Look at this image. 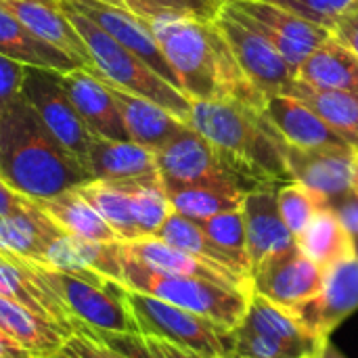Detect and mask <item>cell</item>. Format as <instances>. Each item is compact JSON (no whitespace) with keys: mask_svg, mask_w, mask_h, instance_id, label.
<instances>
[{"mask_svg":"<svg viewBox=\"0 0 358 358\" xmlns=\"http://www.w3.org/2000/svg\"><path fill=\"white\" fill-rule=\"evenodd\" d=\"M147 23L191 101L241 103L264 111L266 96L245 76L214 19L168 13Z\"/></svg>","mask_w":358,"mask_h":358,"instance_id":"cell-1","label":"cell"},{"mask_svg":"<svg viewBox=\"0 0 358 358\" xmlns=\"http://www.w3.org/2000/svg\"><path fill=\"white\" fill-rule=\"evenodd\" d=\"M189 126L214 147L224 168L248 191L262 187L279 189L294 182L283 155V138L264 111L241 103L193 101Z\"/></svg>","mask_w":358,"mask_h":358,"instance_id":"cell-2","label":"cell"},{"mask_svg":"<svg viewBox=\"0 0 358 358\" xmlns=\"http://www.w3.org/2000/svg\"><path fill=\"white\" fill-rule=\"evenodd\" d=\"M0 178L31 201L50 199L92 180L23 96L0 111Z\"/></svg>","mask_w":358,"mask_h":358,"instance_id":"cell-3","label":"cell"},{"mask_svg":"<svg viewBox=\"0 0 358 358\" xmlns=\"http://www.w3.org/2000/svg\"><path fill=\"white\" fill-rule=\"evenodd\" d=\"M69 21L73 23L76 31L82 36V40L88 46V52L92 57V69L99 80L113 84L122 90H128L132 94L145 96L170 113H174L178 120L189 124L191 117V99L180 92L176 86L166 82L157 71H153L141 57L124 48L117 40H113L103 27H99L92 19L76 10L71 4L61 0Z\"/></svg>","mask_w":358,"mask_h":358,"instance_id":"cell-4","label":"cell"},{"mask_svg":"<svg viewBox=\"0 0 358 358\" xmlns=\"http://www.w3.org/2000/svg\"><path fill=\"white\" fill-rule=\"evenodd\" d=\"M122 256H124V285L126 287L155 296L185 310H191L220 325L227 331L235 329L248 310L250 294L245 292L224 287L212 281L195 279V277L162 275L128 258L124 250H122Z\"/></svg>","mask_w":358,"mask_h":358,"instance_id":"cell-5","label":"cell"},{"mask_svg":"<svg viewBox=\"0 0 358 358\" xmlns=\"http://www.w3.org/2000/svg\"><path fill=\"white\" fill-rule=\"evenodd\" d=\"M122 300L132 315L138 334L168 340L210 358H231L227 329L220 325L174 306L155 296L122 285Z\"/></svg>","mask_w":358,"mask_h":358,"instance_id":"cell-6","label":"cell"},{"mask_svg":"<svg viewBox=\"0 0 358 358\" xmlns=\"http://www.w3.org/2000/svg\"><path fill=\"white\" fill-rule=\"evenodd\" d=\"M34 266L38 275L42 277V281L65 304L73 321H80L88 327L103 329V331H115V334L136 331L138 334L136 323L122 300L124 283L111 281L107 285H96L80 277H73L69 273L40 266L36 262Z\"/></svg>","mask_w":358,"mask_h":358,"instance_id":"cell-7","label":"cell"},{"mask_svg":"<svg viewBox=\"0 0 358 358\" xmlns=\"http://www.w3.org/2000/svg\"><path fill=\"white\" fill-rule=\"evenodd\" d=\"M21 96L31 105L50 134L86 168L92 132L76 111L63 86V73L27 65Z\"/></svg>","mask_w":358,"mask_h":358,"instance_id":"cell-8","label":"cell"},{"mask_svg":"<svg viewBox=\"0 0 358 358\" xmlns=\"http://www.w3.org/2000/svg\"><path fill=\"white\" fill-rule=\"evenodd\" d=\"M214 21L227 38L245 76L266 99L281 94L285 84L296 78V69L258 29L248 23V19L231 2L222 4Z\"/></svg>","mask_w":358,"mask_h":358,"instance_id":"cell-9","label":"cell"},{"mask_svg":"<svg viewBox=\"0 0 358 358\" xmlns=\"http://www.w3.org/2000/svg\"><path fill=\"white\" fill-rule=\"evenodd\" d=\"M155 164L166 191L180 187L218 185L239 187L248 193L245 185L224 168L214 147L193 128L157 149Z\"/></svg>","mask_w":358,"mask_h":358,"instance_id":"cell-10","label":"cell"},{"mask_svg":"<svg viewBox=\"0 0 358 358\" xmlns=\"http://www.w3.org/2000/svg\"><path fill=\"white\" fill-rule=\"evenodd\" d=\"M227 2H231L248 19V23L254 29H258L279 50V55L294 69H298L302 61L331 36L329 29L315 25L294 15L292 10L266 0H227Z\"/></svg>","mask_w":358,"mask_h":358,"instance_id":"cell-11","label":"cell"},{"mask_svg":"<svg viewBox=\"0 0 358 358\" xmlns=\"http://www.w3.org/2000/svg\"><path fill=\"white\" fill-rule=\"evenodd\" d=\"M287 310L317 338H329L358 310V258L329 266L319 292Z\"/></svg>","mask_w":358,"mask_h":358,"instance_id":"cell-12","label":"cell"},{"mask_svg":"<svg viewBox=\"0 0 358 358\" xmlns=\"http://www.w3.org/2000/svg\"><path fill=\"white\" fill-rule=\"evenodd\" d=\"M323 268L317 266L296 245L264 258L252 271V292L262 298L292 308L313 298L323 283Z\"/></svg>","mask_w":358,"mask_h":358,"instance_id":"cell-13","label":"cell"},{"mask_svg":"<svg viewBox=\"0 0 358 358\" xmlns=\"http://www.w3.org/2000/svg\"><path fill=\"white\" fill-rule=\"evenodd\" d=\"M65 2L71 4L82 15H86L88 19H92L113 40H117L124 48H128L136 57H141L153 71H157L166 82H170L182 92L176 71L168 63L157 38L153 36L145 19H141L138 15H134L124 6L107 4L101 0H65Z\"/></svg>","mask_w":358,"mask_h":358,"instance_id":"cell-14","label":"cell"},{"mask_svg":"<svg viewBox=\"0 0 358 358\" xmlns=\"http://www.w3.org/2000/svg\"><path fill=\"white\" fill-rule=\"evenodd\" d=\"M283 155L294 182L317 193L327 206L355 189V149H298L283 143Z\"/></svg>","mask_w":358,"mask_h":358,"instance_id":"cell-15","label":"cell"},{"mask_svg":"<svg viewBox=\"0 0 358 358\" xmlns=\"http://www.w3.org/2000/svg\"><path fill=\"white\" fill-rule=\"evenodd\" d=\"M0 296L19 302L40 319L57 325L67 338L73 331V319L59 296L42 281L34 262L0 252Z\"/></svg>","mask_w":358,"mask_h":358,"instance_id":"cell-16","label":"cell"},{"mask_svg":"<svg viewBox=\"0 0 358 358\" xmlns=\"http://www.w3.org/2000/svg\"><path fill=\"white\" fill-rule=\"evenodd\" d=\"M0 6L15 15L40 40L67 52L84 69H92L88 46L69 21L61 0H0Z\"/></svg>","mask_w":358,"mask_h":358,"instance_id":"cell-17","label":"cell"},{"mask_svg":"<svg viewBox=\"0 0 358 358\" xmlns=\"http://www.w3.org/2000/svg\"><path fill=\"white\" fill-rule=\"evenodd\" d=\"M241 214L245 222L248 254H250L252 271L264 258L296 245V237L289 233L281 216L277 189L262 187V189L248 191L243 195Z\"/></svg>","mask_w":358,"mask_h":358,"instance_id":"cell-18","label":"cell"},{"mask_svg":"<svg viewBox=\"0 0 358 358\" xmlns=\"http://www.w3.org/2000/svg\"><path fill=\"white\" fill-rule=\"evenodd\" d=\"M122 250L128 258L141 262L143 266L162 273V275H176V277H195L203 281H212L224 287H233L245 294H252V285L235 275H229L157 237H141L136 241L122 243Z\"/></svg>","mask_w":358,"mask_h":358,"instance_id":"cell-19","label":"cell"},{"mask_svg":"<svg viewBox=\"0 0 358 358\" xmlns=\"http://www.w3.org/2000/svg\"><path fill=\"white\" fill-rule=\"evenodd\" d=\"M266 120L273 124L283 143L298 149H331L352 147L342 134L325 124L310 107L287 94H273L264 107ZM355 149V147H352Z\"/></svg>","mask_w":358,"mask_h":358,"instance_id":"cell-20","label":"cell"},{"mask_svg":"<svg viewBox=\"0 0 358 358\" xmlns=\"http://www.w3.org/2000/svg\"><path fill=\"white\" fill-rule=\"evenodd\" d=\"M63 86L92 134L115 141H130L122 113L105 82H101L88 69L78 67L63 73Z\"/></svg>","mask_w":358,"mask_h":358,"instance_id":"cell-21","label":"cell"},{"mask_svg":"<svg viewBox=\"0 0 358 358\" xmlns=\"http://www.w3.org/2000/svg\"><path fill=\"white\" fill-rule=\"evenodd\" d=\"M107 86H109L111 96L122 113V120H124L130 141H134L147 149L157 151L191 128L187 122L178 120L174 113H170L162 105H157L145 96L132 94L128 90H122L113 84H107Z\"/></svg>","mask_w":358,"mask_h":358,"instance_id":"cell-22","label":"cell"},{"mask_svg":"<svg viewBox=\"0 0 358 358\" xmlns=\"http://www.w3.org/2000/svg\"><path fill=\"white\" fill-rule=\"evenodd\" d=\"M86 170L90 172L92 180L105 182H124L155 176V151L134 141H115L92 134Z\"/></svg>","mask_w":358,"mask_h":358,"instance_id":"cell-23","label":"cell"},{"mask_svg":"<svg viewBox=\"0 0 358 358\" xmlns=\"http://www.w3.org/2000/svg\"><path fill=\"white\" fill-rule=\"evenodd\" d=\"M61 231L34 201L19 214L0 216V252L36 264H44L46 254Z\"/></svg>","mask_w":358,"mask_h":358,"instance_id":"cell-24","label":"cell"},{"mask_svg":"<svg viewBox=\"0 0 358 358\" xmlns=\"http://www.w3.org/2000/svg\"><path fill=\"white\" fill-rule=\"evenodd\" d=\"M281 94L298 99L310 107L325 124L342 134L355 149L358 147V92L310 86L298 78L289 80Z\"/></svg>","mask_w":358,"mask_h":358,"instance_id":"cell-25","label":"cell"},{"mask_svg":"<svg viewBox=\"0 0 358 358\" xmlns=\"http://www.w3.org/2000/svg\"><path fill=\"white\" fill-rule=\"evenodd\" d=\"M0 55H6L29 67L55 69L59 73H67L71 69L82 67L67 52L55 48L52 44L31 34L15 15H10L2 6H0Z\"/></svg>","mask_w":358,"mask_h":358,"instance_id":"cell-26","label":"cell"},{"mask_svg":"<svg viewBox=\"0 0 358 358\" xmlns=\"http://www.w3.org/2000/svg\"><path fill=\"white\" fill-rule=\"evenodd\" d=\"M61 231L94 241V243H117L120 237L115 231L101 218V214L78 193V189H69L50 199L34 201Z\"/></svg>","mask_w":358,"mask_h":358,"instance_id":"cell-27","label":"cell"},{"mask_svg":"<svg viewBox=\"0 0 358 358\" xmlns=\"http://www.w3.org/2000/svg\"><path fill=\"white\" fill-rule=\"evenodd\" d=\"M296 78L319 88L358 92V57L329 36L302 61Z\"/></svg>","mask_w":358,"mask_h":358,"instance_id":"cell-28","label":"cell"},{"mask_svg":"<svg viewBox=\"0 0 358 358\" xmlns=\"http://www.w3.org/2000/svg\"><path fill=\"white\" fill-rule=\"evenodd\" d=\"M153 237H157V239H162V241H166V243H170V245H174V248H178V250L229 273V275H235V277H239L252 285V273L245 271L214 239H210L208 233L195 220H191L187 216L172 212Z\"/></svg>","mask_w":358,"mask_h":358,"instance_id":"cell-29","label":"cell"},{"mask_svg":"<svg viewBox=\"0 0 358 358\" xmlns=\"http://www.w3.org/2000/svg\"><path fill=\"white\" fill-rule=\"evenodd\" d=\"M241 325H245L258 334H264L268 338L300 346V348L308 350L313 357L323 346V342L329 340V338H317L287 308L262 298L256 292L250 294L248 310L241 319Z\"/></svg>","mask_w":358,"mask_h":358,"instance_id":"cell-30","label":"cell"},{"mask_svg":"<svg viewBox=\"0 0 358 358\" xmlns=\"http://www.w3.org/2000/svg\"><path fill=\"white\" fill-rule=\"evenodd\" d=\"M0 329L38 358L52 357L67 338L57 325L4 296H0Z\"/></svg>","mask_w":358,"mask_h":358,"instance_id":"cell-31","label":"cell"},{"mask_svg":"<svg viewBox=\"0 0 358 358\" xmlns=\"http://www.w3.org/2000/svg\"><path fill=\"white\" fill-rule=\"evenodd\" d=\"M296 243L304 256H308L323 271L342 260L355 258L352 241L331 208H321Z\"/></svg>","mask_w":358,"mask_h":358,"instance_id":"cell-32","label":"cell"},{"mask_svg":"<svg viewBox=\"0 0 358 358\" xmlns=\"http://www.w3.org/2000/svg\"><path fill=\"white\" fill-rule=\"evenodd\" d=\"M76 189L115 231L122 243L141 239V231L136 227L134 212H132V201L124 187H120L117 182L88 180Z\"/></svg>","mask_w":358,"mask_h":358,"instance_id":"cell-33","label":"cell"},{"mask_svg":"<svg viewBox=\"0 0 358 358\" xmlns=\"http://www.w3.org/2000/svg\"><path fill=\"white\" fill-rule=\"evenodd\" d=\"M166 193L172 212L187 216L191 220H206L222 212L239 210L245 195V191L239 187H218V185L180 187V189H170Z\"/></svg>","mask_w":358,"mask_h":358,"instance_id":"cell-34","label":"cell"},{"mask_svg":"<svg viewBox=\"0 0 358 358\" xmlns=\"http://www.w3.org/2000/svg\"><path fill=\"white\" fill-rule=\"evenodd\" d=\"M117 185L124 187L130 195L132 212L141 237H153L162 229L166 218L172 214V206L159 174L136 178V180H124Z\"/></svg>","mask_w":358,"mask_h":358,"instance_id":"cell-35","label":"cell"},{"mask_svg":"<svg viewBox=\"0 0 358 358\" xmlns=\"http://www.w3.org/2000/svg\"><path fill=\"white\" fill-rule=\"evenodd\" d=\"M96 340H101L105 346H109L111 350H115L117 355L126 358H210L193 352L189 348L176 346L168 340L155 338V336H145V334H136V331H128V334H115V331H103V329H94L84 325Z\"/></svg>","mask_w":358,"mask_h":358,"instance_id":"cell-36","label":"cell"},{"mask_svg":"<svg viewBox=\"0 0 358 358\" xmlns=\"http://www.w3.org/2000/svg\"><path fill=\"white\" fill-rule=\"evenodd\" d=\"M210 239H214L229 256H233L245 271L252 273V262L248 254V235H245V222L241 208L222 212L218 216L206 218V220H195Z\"/></svg>","mask_w":358,"mask_h":358,"instance_id":"cell-37","label":"cell"},{"mask_svg":"<svg viewBox=\"0 0 358 358\" xmlns=\"http://www.w3.org/2000/svg\"><path fill=\"white\" fill-rule=\"evenodd\" d=\"M277 199H279L281 216H283L289 233L296 239L304 233V229L310 224L315 214L321 208H327V203L317 193H313L310 189H306L300 182H287V185L279 187Z\"/></svg>","mask_w":358,"mask_h":358,"instance_id":"cell-38","label":"cell"},{"mask_svg":"<svg viewBox=\"0 0 358 358\" xmlns=\"http://www.w3.org/2000/svg\"><path fill=\"white\" fill-rule=\"evenodd\" d=\"M126 8L141 19H153L159 15H191L201 19H216L227 0H124Z\"/></svg>","mask_w":358,"mask_h":358,"instance_id":"cell-39","label":"cell"},{"mask_svg":"<svg viewBox=\"0 0 358 358\" xmlns=\"http://www.w3.org/2000/svg\"><path fill=\"white\" fill-rule=\"evenodd\" d=\"M266 2L279 4L315 25L331 29L336 19L357 0H266Z\"/></svg>","mask_w":358,"mask_h":358,"instance_id":"cell-40","label":"cell"},{"mask_svg":"<svg viewBox=\"0 0 358 358\" xmlns=\"http://www.w3.org/2000/svg\"><path fill=\"white\" fill-rule=\"evenodd\" d=\"M48 358H126L96 340L80 321H73V331L63 346Z\"/></svg>","mask_w":358,"mask_h":358,"instance_id":"cell-41","label":"cell"},{"mask_svg":"<svg viewBox=\"0 0 358 358\" xmlns=\"http://www.w3.org/2000/svg\"><path fill=\"white\" fill-rule=\"evenodd\" d=\"M25 67L27 65H23L6 55H0V111L4 107H8L15 99L21 96Z\"/></svg>","mask_w":358,"mask_h":358,"instance_id":"cell-42","label":"cell"},{"mask_svg":"<svg viewBox=\"0 0 358 358\" xmlns=\"http://www.w3.org/2000/svg\"><path fill=\"white\" fill-rule=\"evenodd\" d=\"M327 208H331L336 212V216L340 218V222L344 224V229L352 241L355 258H358V189L355 187L346 195L334 199Z\"/></svg>","mask_w":358,"mask_h":358,"instance_id":"cell-43","label":"cell"},{"mask_svg":"<svg viewBox=\"0 0 358 358\" xmlns=\"http://www.w3.org/2000/svg\"><path fill=\"white\" fill-rule=\"evenodd\" d=\"M329 31L342 46L358 57V0L336 19Z\"/></svg>","mask_w":358,"mask_h":358,"instance_id":"cell-44","label":"cell"},{"mask_svg":"<svg viewBox=\"0 0 358 358\" xmlns=\"http://www.w3.org/2000/svg\"><path fill=\"white\" fill-rule=\"evenodd\" d=\"M31 206V199L19 195L17 191H13L2 178H0V216H8V214H19L23 210H27Z\"/></svg>","mask_w":358,"mask_h":358,"instance_id":"cell-45","label":"cell"},{"mask_svg":"<svg viewBox=\"0 0 358 358\" xmlns=\"http://www.w3.org/2000/svg\"><path fill=\"white\" fill-rule=\"evenodd\" d=\"M0 358H38L34 352H29L25 346L15 342L8 334L0 329Z\"/></svg>","mask_w":358,"mask_h":358,"instance_id":"cell-46","label":"cell"},{"mask_svg":"<svg viewBox=\"0 0 358 358\" xmlns=\"http://www.w3.org/2000/svg\"><path fill=\"white\" fill-rule=\"evenodd\" d=\"M313 358H346V357H344V355H342V352H340V350H338L329 340H325V342H323V346L317 350V355H315Z\"/></svg>","mask_w":358,"mask_h":358,"instance_id":"cell-47","label":"cell"},{"mask_svg":"<svg viewBox=\"0 0 358 358\" xmlns=\"http://www.w3.org/2000/svg\"><path fill=\"white\" fill-rule=\"evenodd\" d=\"M355 187L358 189V147L355 149Z\"/></svg>","mask_w":358,"mask_h":358,"instance_id":"cell-48","label":"cell"},{"mask_svg":"<svg viewBox=\"0 0 358 358\" xmlns=\"http://www.w3.org/2000/svg\"><path fill=\"white\" fill-rule=\"evenodd\" d=\"M101 2H107V4H115V6H124L126 8V2L124 0H101Z\"/></svg>","mask_w":358,"mask_h":358,"instance_id":"cell-49","label":"cell"}]
</instances>
